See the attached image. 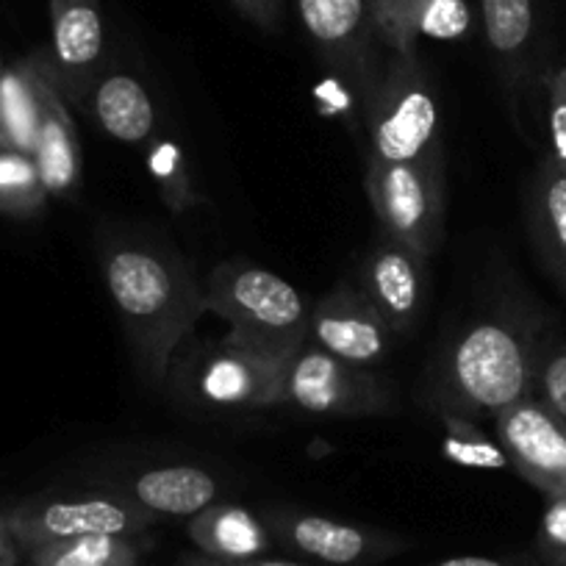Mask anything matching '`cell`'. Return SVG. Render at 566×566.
<instances>
[{"label": "cell", "mask_w": 566, "mask_h": 566, "mask_svg": "<svg viewBox=\"0 0 566 566\" xmlns=\"http://www.w3.org/2000/svg\"><path fill=\"white\" fill-rule=\"evenodd\" d=\"M101 270L142 375L159 384L206 312L203 283L176 250L139 237L103 239Z\"/></svg>", "instance_id": "1"}, {"label": "cell", "mask_w": 566, "mask_h": 566, "mask_svg": "<svg viewBox=\"0 0 566 566\" xmlns=\"http://www.w3.org/2000/svg\"><path fill=\"white\" fill-rule=\"evenodd\" d=\"M542 325L531 314L497 312L453 336L431 373L428 400L439 413L497 417L533 395Z\"/></svg>", "instance_id": "2"}, {"label": "cell", "mask_w": 566, "mask_h": 566, "mask_svg": "<svg viewBox=\"0 0 566 566\" xmlns=\"http://www.w3.org/2000/svg\"><path fill=\"white\" fill-rule=\"evenodd\" d=\"M206 312L264 350L290 356L308 339L312 308L290 281L248 261H226L203 281Z\"/></svg>", "instance_id": "3"}, {"label": "cell", "mask_w": 566, "mask_h": 566, "mask_svg": "<svg viewBox=\"0 0 566 566\" xmlns=\"http://www.w3.org/2000/svg\"><path fill=\"white\" fill-rule=\"evenodd\" d=\"M364 103L373 161H411L439 150V92L417 53H395Z\"/></svg>", "instance_id": "4"}, {"label": "cell", "mask_w": 566, "mask_h": 566, "mask_svg": "<svg viewBox=\"0 0 566 566\" xmlns=\"http://www.w3.org/2000/svg\"><path fill=\"white\" fill-rule=\"evenodd\" d=\"M0 516L18 542L20 555L75 536H145L159 522L117 486L42 494L23 500Z\"/></svg>", "instance_id": "5"}, {"label": "cell", "mask_w": 566, "mask_h": 566, "mask_svg": "<svg viewBox=\"0 0 566 566\" xmlns=\"http://www.w3.org/2000/svg\"><path fill=\"white\" fill-rule=\"evenodd\" d=\"M367 195L380 233L431 259L444 233L442 154L411 161H367Z\"/></svg>", "instance_id": "6"}, {"label": "cell", "mask_w": 566, "mask_h": 566, "mask_svg": "<svg viewBox=\"0 0 566 566\" xmlns=\"http://www.w3.org/2000/svg\"><path fill=\"white\" fill-rule=\"evenodd\" d=\"M277 406H292L312 417H373L391 408V389L367 367H356L314 342L283 358Z\"/></svg>", "instance_id": "7"}, {"label": "cell", "mask_w": 566, "mask_h": 566, "mask_svg": "<svg viewBox=\"0 0 566 566\" xmlns=\"http://www.w3.org/2000/svg\"><path fill=\"white\" fill-rule=\"evenodd\" d=\"M283 358L228 331L187 361L181 386L189 400L214 411H250L277 406Z\"/></svg>", "instance_id": "8"}, {"label": "cell", "mask_w": 566, "mask_h": 566, "mask_svg": "<svg viewBox=\"0 0 566 566\" xmlns=\"http://www.w3.org/2000/svg\"><path fill=\"white\" fill-rule=\"evenodd\" d=\"M261 520L275 547L314 566H378L411 547L400 533L283 505L264 509Z\"/></svg>", "instance_id": "9"}, {"label": "cell", "mask_w": 566, "mask_h": 566, "mask_svg": "<svg viewBox=\"0 0 566 566\" xmlns=\"http://www.w3.org/2000/svg\"><path fill=\"white\" fill-rule=\"evenodd\" d=\"M509 464L544 497H566V424L538 397H525L494 417Z\"/></svg>", "instance_id": "10"}, {"label": "cell", "mask_w": 566, "mask_h": 566, "mask_svg": "<svg viewBox=\"0 0 566 566\" xmlns=\"http://www.w3.org/2000/svg\"><path fill=\"white\" fill-rule=\"evenodd\" d=\"M395 336L358 283H339L308 317V342L356 367H378Z\"/></svg>", "instance_id": "11"}, {"label": "cell", "mask_w": 566, "mask_h": 566, "mask_svg": "<svg viewBox=\"0 0 566 566\" xmlns=\"http://www.w3.org/2000/svg\"><path fill=\"white\" fill-rule=\"evenodd\" d=\"M34 70L36 95H40V123H36L34 165L40 170L42 187L53 198H73L81 187V148L75 123L64 103L62 84L53 67L51 51H36L29 56Z\"/></svg>", "instance_id": "12"}, {"label": "cell", "mask_w": 566, "mask_h": 566, "mask_svg": "<svg viewBox=\"0 0 566 566\" xmlns=\"http://www.w3.org/2000/svg\"><path fill=\"white\" fill-rule=\"evenodd\" d=\"M295 3L303 29L308 31L325 62L347 75L367 101L373 86L378 84V70L369 48L373 20H369L367 0H295Z\"/></svg>", "instance_id": "13"}, {"label": "cell", "mask_w": 566, "mask_h": 566, "mask_svg": "<svg viewBox=\"0 0 566 566\" xmlns=\"http://www.w3.org/2000/svg\"><path fill=\"white\" fill-rule=\"evenodd\" d=\"M424 264L428 259L408 250L406 244L395 242L386 233H380L378 242L364 255L361 270H358V286L395 334H411L422 314L424 292H428Z\"/></svg>", "instance_id": "14"}, {"label": "cell", "mask_w": 566, "mask_h": 566, "mask_svg": "<svg viewBox=\"0 0 566 566\" xmlns=\"http://www.w3.org/2000/svg\"><path fill=\"white\" fill-rule=\"evenodd\" d=\"M51 59L64 101L84 106L103 59V20L97 0H51Z\"/></svg>", "instance_id": "15"}, {"label": "cell", "mask_w": 566, "mask_h": 566, "mask_svg": "<svg viewBox=\"0 0 566 566\" xmlns=\"http://www.w3.org/2000/svg\"><path fill=\"white\" fill-rule=\"evenodd\" d=\"M369 20L395 53H413L422 36L459 40L470 31L464 0H369Z\"/></svg>", "instance_id": "16"}, {"label": "cell", "mask_w": 566, "mask_h": 566, "mask_svg": "<svg viewBox=\"0 0 566 566\" xmlns=\"http://www.w3.org/2000/svg\"><path fill=\"white\" fill-rule=\"evenodd\" d=\"M119 492L128 494L136 505L154 514L156 520L161 516H189L200 514L217 503L220 497V481L203 467L195 464H172V467H154L130 481L117 483Z\"/></svg>", "instance_id": "17"}, {"label": "cell", "mask_w": 566, "mask_h": 566, "mask_svg": "<svg viewBox=\"0 0 566 566\" xmlns=\"http://www.w3.org/2000/svg\"><path fill=\"white\" fill-rule=\"evenodd\" d=\"M195 549L211 558H255L275 549L261 514L237 503H211L187 525Z\"/></svg>", "instance_id": "18"}, {"label": "cell", "mask_w": 566, "mask_h": 566, "mask_svg": "<svg viewBox=\"0 0 566 566\" xmlns=\"http://www.w3.org/2000/svg\"><path fill=\"white\" fill-rule=\"evenodd\" d=\"M108 136L145 142L156 128V108L145 86L128 73H108L95 81L84 103Z\"/></svg>", "instance_id": "19"}, {"label": "cell", "mask_w": 566, "mask_h": 566, "mask_svg": "<svg viewBox=\"0 0 566 566\" xmlns=\"http://www.w3.org/2000/svg\"><path fill=\"white\" fill-rule=\"evenodd\" d=\"M531 233L547 270L566 292V167L553 156L538 165L533 178Z\"/></svg>", "instance_id": "20"}, {"label": "cell", "mask_w": 566, "mask_h": 566, "mask_svg": "<svg viewBox=\"0 0 566 566\" xmlns=\"http://www.w3.org/2000/svg\"><path fill=\"white\" fill-rule=\"evenodd\" d=\"M145 536H75L42 544L20 558V566H139Z\"/></svg>", "instance_id": "21"}, {"label": "cell", "mask_w": 566, "mask_h": 566, "mask_svg": "<svg viewBox=\"0 0 566 566\" xmlns=\"http://www.w3.org/2000/svg\"><path fill=\"white\" fill-rule=\"evenodd\" d=\"M36 123H40V95H36L31 62L23 59L12 67H3V84H0L3 148L34 156Z\"/></svg>", "instance_id": "22"}, {"label": "cell", "mask_w": 566, "mask_h": 566, "mask_svg": "<svg viewBox=\"0 0 566 566\" xmlns=\"http://www.w3.org/2000/svg\"><path fill=\"white\" fill-rule=\"evenodd\" d=\"M481 7L489 48L503 62H520L536 31V3L533 0H481Z\"/></svg>", "instance_id": "23"}, {"label": "cell", "mask_w": 566, "mask_h": 566, "mask_svg": "<svg viewBox=\"0 0 566 566\" xmlns=\"http://www.w3.org/2000/svg\"><path fill=\"white\" fill-rule=\"evenodd\" d=\"M145 165H148L150 178H154L161 200H165L172 214H184V211L195 209L200 203L192 176L187 170V161H184V154L176 142L167 139V136H154L148 145Z\"/></svg>", "instance_id": "24"}, {"label": "cell", "mask_w": 566, "mask_h": 566, "mask_svg": "<svg viewBox=\"0 0 566 566\" xmlns=\"http://www.w3.org/2000/svg\"><path fill=\"white\" fill-rule=\"evenodd\" d=\"M48 192L42 187L34 159L18 150L0 148V211L14 217H34L45 209Z\"/></svg>", "instance_id": "25"}, {"label": "cell", "mask_w": 566, "mask_h": 566, "mask_svg": "<svg viewBox=\"0 0 566 566\" xmlns=\"http://www.w3.org/2000/svg\"><path fill=\"white\" fill-rule=\"evenodd\" d=\"M444 442L442 450L453 464L470 467V470H505L509 455L500 448L497 439H489L475 424V419L442 413Z\"/></svg>", "instance_id": "26"}, {"label": "cell", "mask_w": 566, "mask_h": 566, "mask_svg": "<svg viewBox=\"0 0 566 566\" xmlns=\"http://www.w3.org/2000/svg\"><path fill=\"white\" fill-rule=\"evenodd\" d=\"M533 397L544 402L566 424V342L544 339L536 364Z\"/></svg>", "instance_id": "27"}, {"label": "cell", "mask_w": 566, "mask_h": 566, "mask_svg": "<svg viewBox=\"0 0 566 566\" xmlns=\"http://www.w3.org/2000/svg\"><path fill=\"white\" fill-rule=\"evenodd\" d=\"M536 549L544 566H566V497H547Z\"/></svg>", "instance_id": "28"}, {"label": "cell", "mask_w": 566, "mask_h": 566, "mask_svg": "<svg viewBox=\"0 0 566 566\" xmlns=\"http://www.w3.org/2000/svg\"><path fill=\"white\" fill-rule=\"evenodd\" d=\"M547 125L553 159L566 167V62L547 75Z\"/></svg>", "instance_id": "29"}, {"label": "cell", "mask_w": 566, "mask_h": 566, "mask_svg": "<svg viewBox=\"0 0 566 566\" xmlns=\"http://www.w3.org/2000/svg\"><path fill=\"white\" fill-rule=\"evenodd\" d=\"M176 566H314L306 560H292V558H272V555H255V558H211L203 553H184L176 560Z\"/></svg>", "instance_id": "30"}, {"label": "cell", "mask_w": 566, "mask_h": 566, "mask_svg": "<svg viewBox=\"0 0 566 566\" xmlns=\"http://www.w3.org/2000/svg\"><path fill=\"white\" fill-rule=\"evenodd\" d=\"M231 3L244 14V18L253 20L255 25H261V29L275 31L277 25H281V0H231Z\"/></svg>", "instance_id": "31"}, {"label": "cell", "mask_w": 566, "mask_h": 566, "mask_svg": "<svg viewBox=\"0 0 566 566\" xmlns=\"http://www.w3.org/2000/svg\"><path fill=\"white\" fill-rule=\"evenodd\" d=\"M428 566H538L531 558H489V555H459V558H444Z\"/></svg>", "instance_id": "32"}, {"label": "cell", "mask_w": 566, "mask_h": 566, "mask_svg": "<svg viewBox=\"0 0 566 566\" xmlns=\"http://www.w3.org/2000/svg\"><path fill=\"white\" fill-rule=\"evenodd\" d=\"M0 566H20V547L0 516Z\"/></svg>", "instance_id": "33"}, {"label": "cell", "mask_w": 566, "mask_h": 566, "mask_svg": "<svg viewBox=\"0 0 566 566\" xmlns=\"http://www.w3.org/2000/svg\"><path fill=\"white\" fill-rule=\"evenodd\" d=\"M0 84H3V64H0ZM0 148H3V128H0Z\"/></svg>", "instance_id": "34"}]
</instances>
